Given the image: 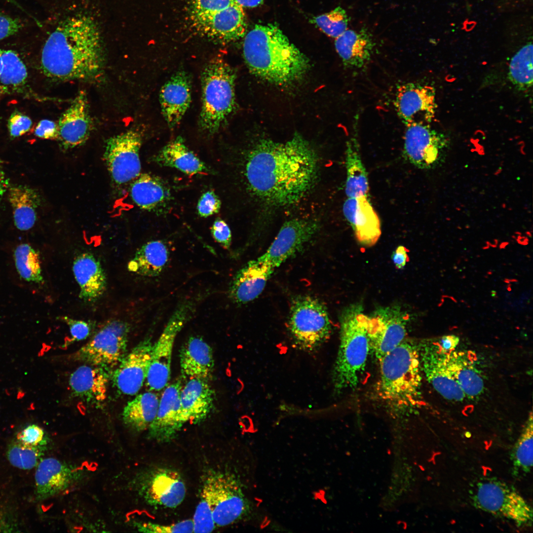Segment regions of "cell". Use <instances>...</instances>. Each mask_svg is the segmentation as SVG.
<instances>
[{
	"instance_id": "1",
	"label": "cell",
	"mask_w": 533,
	"mask_h": 533,
	"mask_svg": "<svg viewBox=\"0 0 533 533\" xmlns=\"http://www.w3.org/2000/svg\"><path fill=\"white\" fill-rule=\"evenodd\" d=\"M318 157L298 134L284 143L262 140L248 155L245 175L249 189L265 203L283 207L301 200L314 186Z\"/></svg>"
},
{
	"instance_id": "2",
	"label": "cell",
	"mask_w": 533,
	"mask_h": 533,
	"mask_svg": "<svg viewBox=\"0 0 533 533\" xmlns=\"http://www.w3.org/2000/svg\"><path fill=\"white\" fill-rule=\"evenodd\" d=\"M41 68L55 80H95L102 76L105 53L98 25L91 16L78 14L56 27L43 46Z\"/></svg>"
},
{
	"instance_id": "3",
	"label": "cell",
	"mask_w": 533,
	"mask_h": 533,
	"mask_svg": "<svg viewBox=\"0 0 533 533\" xmlns=\"http://www.w3.org/2000/svg\"><path fill=\"white\" fill-rule=\"evenodd\" d=\"M243 56L254 75L277 86L292 85L309 68L307 57L274 24H257L245 34Z\"/></svg>"
},
{
	"instance_id": "4",
	"label": "cell",
	"mask_w": 533,
	"mask_h": 533,
	"mask_svg": "<svg viewBox=\"0 0 533 533\" xmlns=\"http://www.w3.org/2000/svg\"><path fill=\"white\" fill-rule=\"evenodd\" d=\"M377 399L396 415H407L422 405V370L418 345L406 339L379 360Z\"/></svg>"
},
{
	"instance_id": "5",
	"label": "cell",
	"mask_w": 533,
	"mask_h": 533,
	"mask_svg": "<svg viewBox=\"0 0 533 533\" xmlns=\"http://www.w3.org/2000/svg\"><path fill=\"white\" fill-rule=\"evenodd\" d=\"M367 317L357 305L348 307L341 316L340 345L332 373L336 393L356 387L365 371L370 350Z\"/></svg>"
},
{
	"instance_id": "6",
	"label": "cell",
	"mask_w": 533,
	"mask_h": 533,
	"mask_svg": "<svg viewBox=\"0 0 533 533\" xmlns=\"http://www.w3.org/2000/svg\"><path fill=\"white\" fill-rule=\"evenodd\" d=\"M202 105L199 126L211 135L217 133L235 107V74L224 59L214 58L201 73Z\"/></svg>"
},
{
	"instance_id": "7",
	"label": "cell",
	"mask_w": 533,
	"mask_h": 533,
	"mask_svg": "<svg viewBox=\"0 0 533 533\" xmlns=\"http://www.w3.org/2000/svg\"><path fill=\"white\" fill-rule=\"evenodd\" d=\"M288 328L295 347L306 352L318 349L329 338L332 329L325 305L310 296L293 300Z\"/></svg>"
},
{
	"instance_id": "8",
	"label": "cell",
	"mask_w": 533,
	"mask_h": 533,
	"mask_svg": "<svg viewBox=\"0 0 533 533\" xmlns=\"http://www.w3.org/2000/svg\"><path fill=\"white\" fill-rule=\"evenodd\" d=\"M472 500L477 508L512 521L519 527L532 522L531 506L514 488L500 481L478 483Z\"/></svg>"
},
{
	"instance_id": "9",
	"label": "cell",
	"mask_w": 533,
	"mask_h": 533,
	"mask_svg": "<svg viewBox=\"0 0 533 533\" xmlns=\"http://www.w3.org/2000/svg\"><path fill=\"white\" fill-rule=\"evenodd\" d=\"M130 329L125 321H109L73 354V359L103 368L116 366L124 356Z\"/></svg>"
},
{
	"instance_id": "10",
	"label": "cell",
	"mask_w": 533,
	"mask_h": 533,
	"mask_svg": "<svg viewBox=\"0 0 533 533\" xmlns=\"http://www.w3.org/2000/svg\"><path fill=\"white\" fill-rule=\"evenodd\" d=\"M194 303L186 301L175 309L156 343L146 377L151 390L159 391L168 384L171 376L172 355L176 338L193 312Z\"/></svg>"
},
{
	"instance_id": "11",
	"label": "cell",
	"mask_w": 533,
	"mask_h": 533,
	"mask_svg": "<svg viewBox=\"0 0 533 533\" xmlns=\"http://www.w3.org/2000/svg\"><path fill=\"white\" fill-rule=\"evenodd\" d=\"M142 143L141 133L134 129L114 136L107 141L104 158L111 177L116 185L126 184L140 175Z\"/></svg>"
},
{
	"instance_id": "12",
	"label": "cell",
	"mask_w": 533,
	"mask_h": 533,
	"mask_svg": "<svg viewBox=\"0 0 533 533\" xmlns=\"http://www.w3.org/2000/svg\"><path fill=\"white\" fill-rule=\"evenodd\" d=\"M204 481L211 492L213 518L216 527L229 525L239 520L245 512L246 501L233 475L212 471Z\"/></svg>"
},
{
	"instance_id": "13",
	"label": "cell",
	"mask_w": 533,
	"mask_h": 533,
	"mask_svg": "<svg viewBox=\"0 0 533 533\" xmlns=\"http://www.w3.org/2000/svg\"><path fill=\"white\" fill-rule=\"evenodd\" d=\"M449 141L446 136L422 124L406 126L403 153L411 164L420 169L434 168L445 159Z\"/></svg>"
},
{
	"instance_id": "14",
	"label": "cell",
	"mask_w": 533,
	"mask_h": 533,
	"mask_svg": "<svg viewBox=\"0 0 533 533\" xmlns=\"http://www.w3.org/2000/svg\"><path fill=\"white\" fill-rule=\"evenodd\" d=\"M409 316L401 308L393 306L380 308L367 317V333L370 349L379 360L406 338Z\"/></svg>"
},
{
	"instance_id": "15",
	"label": "cell",
	"mask_w": 533,
	"mask_h": 533,
	"mask_svg": "<svg viewBox=\"0 0 533 533\" xmlns=\"http://www.w3.org/2000/svg\"><path fill=\"white\" fill-rule=\"evenodd\" d=\"M319 229L317 222L295 218L282 225L266 252L257 260L275 269L301 251Z\"/></svg>"
},
{
	"instance_id": "16",
	"label": "cell",
	"mask_w": 533,
	"mask_h": 533,
	"mask_svg": "<svg viewBox=\"0 0 533 533\" xmlns=\"http://www.w3.org/2000/svg\"><path fill=\"white\" fill-rule=\"evenodd\" d=\"M394 105L396 112L406 126L428 124L434 117L435 91L429 85L415 82L399 85Z\"/></svg>"
},
{
	"instance_id": "17",
	"label": "cell",
	"mask_w": 533,
	"mask_h": 533,
	"mask_svg": "<svg viewBox=\"0 0 533 533\" xmlns=\"http://www.w3.org/2000/svg\"><path fill=\"white\" fill-rule=\"evenodd\" d=\"M139 491L150 505L173 508L184 500L186 487L177 471L159 468L146 473L140 480Z\"/></svg>"
},
{
	"instance_id": "18",
	"label": "cell",
	"mask_w": 533,
	"mask_h": 533,
	"mask_svg": "<svg viewBox=\"0 0 533 533\" xmlns=\"http://www.w3.org/2000/svg\"><path fill=\"white\" fill-rule=\"evenodd\" d=\"M191 18L198 32L218 43L232 42L246 34L243 8L235 3L214 13L191 16Z\"/></svg>"
},
{
	"instance_id": "19",
	"label": "cell",
	"mask_w": 533,
	"mask_h": 533,
	"mask_svg": "<svg viewBox=\"0 0 533 533\" xmlns=\"http://www.w3.org/2000/svg\"><path fill=\"white\" fill-rule=\"evenodd\" d=\"M153 347L151 338H146L118 363L113 375V381L122 393L133 395L140 390L146 379Z\"/></svg>"
},
{
	"instance_id": "20",
	"label": "cell",
	"mask_w": 533,
	"mask_h": 533,
	"mask_svg": "<svg viewBox=\"0 0 533 533\" xmlns=\"http://www.w3.org/2000/svg\"><path fill=\"white\" fill-rule=\"evenodd\" d=\"M82 468L53 457L42 459L36 473V497L42 500L68 490L83 477Z\"/></svg>"
},
{
	"instance_id": "21",
	"label": "cell",
	"mask_w": 533,
	"mask_h": 533,
	"mask_svg": "<svg viewBox=\"0 0 533 533\" xmlns=\"http://www.w3.org/2000/svg\"><path fill=\"white\" fill-rule=\"evenodd\" d=\"M418 348L422 373L427 381L445 398L462 401L465 394L448 368L445 354L435 342L420 344Z\"/></svg>"
},
{
	"instance_id": "22",
	"label": "cell",
	"mask_w": 533,
	"mask_h": 533,
	"mask_svg": "<svg viewBox=\"0 0 533 533\" xmlns=\"http://www.w3.org/2000/svg\"><path fill=\"white\" fill-rule=\"evenodd\" d=\"M182 386V380L179 379L164 388L156 416L148 429L150 438L158 442H169L185 424L180 404Z\"/></svg>"
},
{
	"instance_id": "23",
	"label": "cell",
	"mask_w": 533,
	"mask_h": 533,
	"mask_svg": "<svg viewBox=\"0 0 533 533\" xmlns=\"http://www.w3.org/2000/svg\"><path fill=\"white\" fill-rule=\"evenodd\" d=\"M58 124V137L64 150L83 145L88 139L92 128L87 95L78 92L69 107L61 115Z\"/></svg>"
},
{
	"instance_id": "24",
	"label": "cell",
	"mask_w": 533,
	"mask_h": 533,
	"mask_svg": "<svg viewBox=\"0 0 533 533\" xmlns=\"http://www.w3.org/2000/svg\"><path fill=\"white\" fill-rule=\"evenodd\" d=\"M191 100V82L185 71L175 73L162 86L159 102L162 115L170 128L180 122Z\"/></svg>"
},
{
	"instance_id": "25",
	"label": "cell",
	"mask_w": 533,
	"mask_h": 533,
	"mask_svg": "<svg viewBox=\"0 0 533 533\" xmlns=\"http://www.w3.org/2000/svg\"><path fill=\"white\" fill-rule=\"evenodd\" d=\"M343 210L358 241L366 247L375 245L381 235V222L367 196L348 197Z\"/></svg>"
},
{
	"instance_id": "26",
	"label": "cell",
	"mask_w": 533,
	"mask_h": 533,
	"mask_svg": "<svg viewBox=\"0 0 533 533\" xmlns=\"http://www.w3.org/2000/svg\"><path fill=\"white\" fill-rule=\"evenodd\" d=\"M209 381L190 379L183 385L180 393L181 410L184 423L197 424L205 420L213 411L215 392Z\"/></svg>"
},
{
	"instance_id": "27",
	"label": "cell",
	"mask_w": 533,
	"mask_h": 533,
	"mask_svg": "<svg viewBox=\"0 0 533 533\" xmlns=\"http://www.w3.org/2000/svg\"><path fill=\"white\" fill-rule=\"evenodd\" d=\"M274 269L257 260L249 261L233 277L228 292L230 299L237 304H244L256 299Z\"/></svg>"
},
{
	"instance_id": "28",
	"label": "cell",
	"mask_w": 533,
	"mask_h": 533,
	"mask_svg": "<svg viewBox=\"0 0 533 533\" xmlns=\"http://www.w3.org/2000/svg\"><path fill=\"white\" fill-rule=\"evenodd\" d=\"M375 44L372 35L366 27L358 31L346 30L335 41L336 50L344 67L355 70L363 69L369 64Z\"/></svg>"
},
{
	"instance_id": "29",
	"label": "cell",
	"mask_w": 533,
	"mask_h": 533,
	"mask_svg": "<svg viewBox=\"0 0 533 533\" xmlns=\"http://www.w3.org/2000/svg\"><path fill=\"white\" fill-rule=\"evenodd\" d=\"M130 195L141 209L158 214L166 211L172 199L167 183L157 176L149 173L140 174L133 181Z\"/></svg>"
},
{
	"instance_id": "30",
	"label": "cell",
	"mask_w": 533,
	"mask_h": 533,
	"mask_svg": "<svg viewBox=\"0 0 533 533\" xmlns=\"http://www.w3.org/2000/svg\"><path fill=\"white\" fill-rule=\"evenodd\" d=\"M73 272L79 285V297L86 303H94L105 293L107 277L100 261L89 253L77 256L73 264Z\"/></svg>"
},
{
	"instance_id": "31",
	"label": "cell",
	"mask_w": 533,
	"mask_h": 533,
	"mask_svg": "<svg viewBox=\"0 0 533 533\" xmlns=\"http://www.w3.org/2000/svg\"><path fill=\"white\" fill-rule=\"evenodd\" d=\"M180 364L183 379L211 381L214 368L211 347L202 338L192 336L180 350Z\"/></svg>"
},
{
	"instance_id": "32",
	"label": "cell",
	"mask_w": 533,
	"mask_h": 533,
	"mask_svg": "<svg viewBox=\"0 0 533 533\" xmlns=\"http://www.w3.org/2000/svg\"><path fill=\"white\" fill-rule=\"evenodd\" d=\"M109 377L104 368L82 365L70 375L69 384L76 397L94 404L102 402L107 397Z\"/></svg>"
},
{
	"instance_id": "33",
	"label": "cell",
	"mask_w": 533,
	"mask_h": 533,
	"mask_svg": "<svg viewBox=\"0 0 533 533\" xmlns=\"http://www.w3.org/2000/svg\"><path fill=\"white\" fill-rule=\"evenodd\" d=\"M448 368L465 396L474 398L484 389V381L472 351L454 350L445 354Z\"/></svg>"
},
{
	"instance_id": "34",
	"label": "cell",
	"mask_w": 533,
	"mask_h": 533,
	"mask_svg": "<svg viewBox=\"0 0 533 533\" xmlns=\"http://www.w3.org/2000/svg\"><path fill=\"white\" fill-rule=\"evenodd\" d=\"M153 159L161 166L174 168L189 175L209 173L211 171L188 148L180 136L167 144Z\"/></svg>"
},
{
	"instance_id": "35",
	"label": "cell",
	"mask_w": 533,
	"mask_h": 533,
	"mask_svg": "<svg viewBox=\"0 0 533 533\" xmlns=\"http://www.w3.org/2000/svg\"><path fill=\"white\" fill-rule=\"evenodd\" d=\"M358 115L355 116L352 136L346 143V180L345 191L348 197L367 195L369 182L366 169L362 161L357 140Z\"/></svg>"
},
{
	"instance_id": "36",
	"label": "cell",
	"mask_w": 533,
	"mask_h": 533,
	"mask_svg": "<svg viewBox=\"0 0 533 533\" xmlns=\"http://www.w3.org/2000/svg\"><path fill=\"white\" fill-rule=\"evenodd\" d=\"M169 252L166 244L161 240L147 242L136 252L129 262L128 270L148 277L159 275L168 263Z\"/></svg>"
},
{
	"instance_id": "37",
	"label": "cell",
	"mask_w": 533,
	"mask_h": 533,
	"mask_svg": "<svg viewBox=\"0 0 533 533\" xmlns=\"http://www.w3.org/2000/svg\"><path fill=\"white\" fill-rule=\"evenodd\" d=\"M7 191L15 226L20 230H29L37 220L39 205L38 193L30 187L21 185L9 186Z\"/></svg>"
},
{
	"instance_id": "38",
	"label": "cell",
	"mask_w": 533,
	"mask_h": 533,
	"mask_svg": "<svg viewBox=\"0 0 533 533\" xmlns=\"http://www.w3.org/2000/svg\"><path fill=\"white\" fill-rule=\"evenodd\" d=\"M159 399L152 392L137 395L128 402L123 409L122 419L124 424L136 432L148 430L156 416Z\"/></svg>"
},
{
	"instance_id": "39",
	"label": "cell",
	"mask_w": 533,
	"mask_h": 533,
	"mask_svg": "<svg viewBox=\"0 0 533 533\" xmlns=\"http://www.w3.org/2000/svg\"><path fill=\"white\" fill-rule=\"evenodd\" d=\"M2 62L0 74V94L13 91L23 85L27 77L26 67L18 54L11 50H1Z\"/></svg>"
},
{
	"instance_id": "40",
	"label": "cell",
	"mask_w": 533,
	"mask_h": 533,
	"mask_svg": "<svg viewBox=\"0 0 533 533\" xmlns=\"http://www.w3.org/2000/svg\"><path fill=\"white\" fill-rule=\"evenodd\" d=\"M508 78L518 89L526 90L533 85V45L528 43L512 58Z\"/></svg>"
},
{
	"instance_id": "41",
	"label": "cell",
	"mask_w": 533,
	"mask_h": 533,
	"mask_svg": "<svg viewBox=\"0 0 533 533\" xmlns=\"http://www.w3.org/2000/svg\"><path fill=\"white\" fill-rule=\"evenodd\" d=\"M14 260L16 270L22 279L30 282H43L39 254L31 245H19L14 250Z\"/></svg>"
},
{
	"instance_id": "42",
	"label": "cell",
	"mask_w": 533,
	"mask_h": 533,
	"mask_svg": "<svg viewBox=\"0 0 533 533\" xmlns=\"http://www.w3.org/2000/svg\"><path fill=\"white\" fill-rule=\"evenodd\" d=\"M533 415L531 413L511 454L514 468L522 473H528L533 466Z\"/></svg>"
},
{
	"instance_id": "43",
	"label": "cell",
	"mask_w": 533,
	"mask_h": 533,
	"mask_svg": "<svg viewBox=\"0 0 533 533\" xmlns=\"http://www.w3.org/2000/svg\"><path fill=\"white\" fill-rule=\"evenodd\" d=\"M45 444L27 445L16 440L8 445L7 457L14 466L21 469H31L38 464L43 455Z\"/></svg>"
},
{
	"instance_id": "44",
	"label": "cell",
	"mask_w": 533,
	"mask_h": 533,
	"mask_svg": "<svg viewBox=\"0 0 533 533\" xmlns=\"http://www.w3.org/2000/svg\"><path fill=\"white\" fill-rule=\"evenodd\" d=\"M192 521L193 533H211L216 527L213 518L211 492L209 486L204 480L200 500L195 509Z\"/></svg>"
},
{
	"instance_id": "45",
	"label": "cell",
	"mask_w": 533,
	"mask_h": 533,
	"mask_svg": "<svg viewBox=\"0 0 533 533\" xmlns=\"http://www.w3.org/2000/svg\"><path fill=\"white\" fill-rule=\"evenodd\" d=\"M311 20L325 34L336 38L347 30L350 18L345 10L338 6L329 12L313 17Z\"/></svg>"
},
{
	"instance_id": "46",
	"label": "cell",
	"mask_w": 533,
	"mask_h": 533,
	"mask_svg": "<svg viewBox=\"0 0 533 533\" xmlns=\"http://www.w3.org/2000/svg\"><path fill=\"white\" fill-rule=\"evenodd\" d=\"M138 531L143 533H193L192 520L188 519L171 525H161L152 522H136Z\"/></svg>"
},
{
	"instance_id": "47",
	"label": "cell",
	"mask_w": 533,
	"mask_h": 533,
	"mask_svg": "<svg viewBox=\"0 0 533 533\" xmlns=\"http://www.w3.org/2000/svg\"><path fill=\"white\" fill-rule=\"evenodd\" d=\"M234 3L233 0H190L191 16L217 12Z\"/></svg>"
},
{
	"instance_id": "48",
	"label": "cell",
	"mask_w": 533,
	"mask_h": 533,
	"mask_svg": "<svg viewBox=\"0 0 533 533\" xmlns=\"http://www.w3.org/2000/svg\"><path fill=\"white\" fill-rule=\"evenodd\" d=\"M221 207V201L219 196L213 190L204 192L198 199L197 204L198 215L207 218L218 213Z\"/></svg>"
},
{
	"instance_id": "49",
	"label": "cell",
	"mask_w": 533,
	"mask_h": 533,
	"mask_svg": "<svg viewBox=\"0 0 533 533\" xmlns=\"http://www.w3.org/2000/svg\"><path fill=\"white\" fill-rule=\"evenodd\" d=\"M45 433L43 429L35 424L26 426L16 436V440L27 445L37 446L46 444Z\"/></svg>"
},
{
	"instance_id": "50",
	"label": "cell",
	"mask_w": 533,
	"mask_h": 533,
	"mask_svg": "<svg viewBox=\"0 0 533 533\" xmlns=\"http://www.w3.org/2000/svg\"><path fill=\"white\" fill-rule=\"evenodd\" d=\"M62 320L69 327L72 341L84 340L90 335L92 328L91 322L75 319L68 316H63Z\"/></svg>"
},
{
	"instance_id": "51",
	"label": "cell",
	"mask_w": 533,
	"mask_h": 533,
	"mask_svg": "<svg viewBox=\"0 0 533 533\" xmlns=\"http://www.w3.org/2000/svg\"><path fill=\"white\" fill-rule=\"evenodd\" d=\"M32 121L28 116L19 113L12 114L8 120L10 136L18 137L27 133L31 128Z\"/></svg>"
},
{
	"instance_id": "52",
	"label": "cell",
	"mask_w": 533,
	"mask_h": 533,
	"mask_svg": "<svg viewBox=\"0 0 533 533\" xmlns=\"http://www.w3.org/2000/svg\"><path fill=\"white\" fill-rule=\"evenodd\" d=\"M211 232L214 239L225 249H228L231 241L230 229L225 221L216 219L213 223Z\"/></svg>"
},
{
	"instance_id": "53",
	"label": "cell",
	"mask_w": 533,
	"mask_h": 533,
	"mask_svg": "<svg viewBox=\"0 0 533 533\" xmlns=\"http://www.w3.org/2000/svg\"><path fill=\"white\" fill-rule=\"evenodd\" d=\"M22 26L19 20L0 13V40L14 35Z\"/></svg>"
},
{
	"instance_id": "54",
	"label": "cell",
	"mask_w": 533,
	"mask_h": 533,
	"mask_svg": "<svg viewBox=\"0 0 533 533\" xmlns=\"http://www.w3.org/2000/svg\"><path fill=\"white\" fill-rule=\"evenodd\" d=\"M34 134L37 137L42 139H58V124L50 120L42 119L35 128Z\"/></svg>"
},
{
	"instance_id": "55",
	"label": "cell",
	"mask_w": 533,
	"mask_h": 533,
	"mask_svg": "<svg viewBox=\"0 0 533 533\" xmlns=\"http://www.w3.org/2000/svg\"><path fill=\"white\" fill-rule=\"evenodd\" d=\"M459 341L458 337L455 335H447L442 337L438 342L435 343L441 352L447 354L455 350Z\"/></svg>"
},
{
	"instance_id": "56",
	"label": "cell",
	"mask_w": 533,
	"mask_h": 533,
	"mask_svg": "<svg viewBox=\"0 0 533 533\" xmlns=\"http://www.w3.org/2000/svg\"><path fill=\"white\" fill-rule=\"evenodd\" d=\"M408 249L403 246H398L392 256V261L398 269L403 268L409 261Z\"/></svg>"
},
{
	"instance_id": "57",
	"label": "cell",
	"mask_w": 533,
	"mask_h": 533,
	"mask_svg": "<svg viewBox=\"0 0 533 533\" xmlns=\"http://www.w3.org/2000/svg\"><path fill=\"white\" fill-rule=\"evenodd\" d=\"M9 187V181L0 161V204Z\"/></svg>"
},
{
	"instance_id": "58",
	"label": "cell",
	"mask_w": 533,
	"mask_h": 533,
	"mask_svg": "<svg viewBox=\"0 0 533 533\" xmlns=\"http://www.w3.org/2000/svg\"><path fill=\"white\" fill-rule=\"evenodd\" d=\"M234 2L243 8H254L260 6L264 0H233Z\"/></svg>"
},
{
	"instance_id": "59",
	"label": "cell",
	"mask_w": 533,
	"mask_h": 533,
	"mask_svg": "<svg viewBox=\"0 0 533 533\" xmlns=\"http://www.w3.org/2000/svg\"><path fill=\"white\" fill-rule=\"evenodd\" d=\"M2 59H1V50L0 49V73H1V70H2Z\"/></svg>"
}]
</instances>
